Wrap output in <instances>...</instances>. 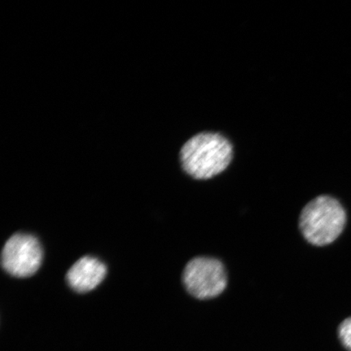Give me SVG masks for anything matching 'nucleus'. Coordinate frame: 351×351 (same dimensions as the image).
Returning <instances> with one entry per match:
<instances>
[{
    "label": "nucleus",
    "instance_id": "obj_1",
    "mask_svg": "<svg viewBox=\"0 0 351 351\" xmlns=\"http://www.w3.org/2000/svg\"><path fill=\"white\" fill-rule=\"evenodd\" d=\"M184 173L196 181L207 182L225 173L235 158L234 143L217 131H202L183 144L178 153Z\"/></svg>",
    "mask_w": 351,
    "mask_h": 351
},
{
    "label": "nucleus",
    "instance_id": "obj_2",
    "mask_svg": "<svg viewBox=\"0 0 351 351\" xmlns=\"http://www.w3.org/2000/svg\"><path fill=\"white\" fill-rule=\"evenodd\" d=\"M346 210L330 195H319L301 210L298 228L304 239L315 247H326L339 239L345 229Z\"/></svg>",
    "mask_w": 351,
    "mask_h": 351
},
{
    "label": "nucleus",
    "instance_id": "obj_3",
    "mask_svg": "<svg viewBox=\"0 0 351 351\" xmlns=\"http://www.w3.org/2000/svg\"><path fill=\"white\" fill-rule=\"evenodd\" d=\"M182 283L196 300H213L221 295L228 287L226 266L215 257L196 256L186 263Z\"/></svg>",
    "mask_w": 351,
    "mask_h": 351
},
{
    "label": "nucleus",
    "instance_id": "obj_4",
    "mask_svg": "<svg viewBox=\"0 0 351 351\" xmlns=\"http://www.w3.org/2000/svg\"><path fill=\"white\" fill-rule=\"evenodd\" d=\"M43 249L34 236L16 234L6 241L2 251V266L16 278H28L39 269Z\"/></svg>",
    "mask_w": 351,
    "mask_h": 351
},
{
    "label": "nucleus",
    "instance_id": "obj_5",
    "mask_svg": "<svg viewBox=\"0 0 351 351\" xmlns=\"http://www.w3.org/2000/svg\"><path fill=\"white\" fill-rule=\"evenodd\" d=\"M106 274L107 267L103 262L94 257L85 256L70 267L66 279L74 291L86 293L97 287Z\"/></svg>",
    "mask_w": 351,
    "mask_h": 351
},
{
    "label": "nucleus",
    "instance_id": "obj_6",
    "mask_svg": "<svg viewBox=\"0 0 351 351\" xmlns=\"http://www.w3.org/2000/svg\"><path fill=\"white\" fill-rule=\"evenodd\" d=\"M337 335L346 351H351V317L342 320L337 328Z\"/></svg>",
    "mask_w": 351,
    "mask_h": 351
}]
</instances>
